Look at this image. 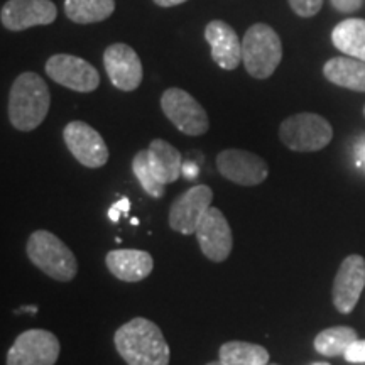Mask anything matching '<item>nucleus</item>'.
Returning <instances> with one entry per match:
<instances>
[{
  "label": "nucleus",
  "instance_id": "nucleus-1",
  "mask_svg": "<svg viewBox=\"0 0 365 365\" xmlns=\"http://www.w3.org/2000/svg\"><path fill=\"white\" fill-rule=\"evenodd\" d=\"M113 344L127 365H170V345L161 328L148 318L124 323L113 335Z\"/></svg>",
  "mask_w": 365,
  "mask_h": 365
},
{
  "label": "nucleus",
  "instance_id": "nucleus-2",
  "mask_svg": "<svg viewBox=\"0 0 365 365\" xmlns=\"http://www.w3.org/2000/svg\"><path fill=\"white\" fill-rule=\"evenodd\" d=\"M51 95L38 73L26 71L12 83L9 95V120L21 132H31L48 117Z\"/></svg>",
  "mask_w": 365,
  "mask_h": 365
},
{
  "label": "nucleus",
  "instance_id": "nucleus-3",
  "mask_svg": "<svg viewBox=\"0 0 365 365\" xmlns=\"http://www.w3.org/2000/svg\"><path fill=\"white\" fill-rule=\"evenodd\" d=\"M29 261L44 274L59 282H70L78 272V262L71 249L48 230H36L27 240Z\"/></svg>",
  "mask_w": 365,
  "mask_h": 365
},
{
  "label": "nucleus",
  "instance_id": "nucleus-4",
  "mask_svg": "<svg viewBox=\"0 0 365 365\" xmlns=\"http://www.w3.org/2000/svg\"><path fill=\"white\" fill-rule=\"evenodd\" d=\"M282 59L279 36L271 26H250L242 39V61L252 78L266 80L277 70Z\"/></svg>",
  "mask_w": 365,
  "mask_h": 365
},
{
  "label": "nucleus",
  "instance_id": "nucleus-5",
  "mask_svg": "<svg viewBox=\"0 0 365 365\" xmlns=\"http://www.w3.org/2000/svg\"><path fill=\"white\" fill-rule=\"evenodd\" d=\"M279 139L287 149L296 153H314L331 143L333 129L325 117L312 112H301L282 120Z\"/></svg>",
  "mask_w": 365,
  "mask_h": 365
},
{
  "label": "nucleus",
  "instance_id": "nucleus-6",
  "mask_svg": "<svg viewBox=\"0 0 365 365\" xmlns=\"http://www.w3.org/2000/svg\"><path fill=\"white\" fill-rule=\"evenodd\" d=\"M161 108L168 120L186 135L207 134L210 120L207 112L195 97L181 88H168L161 97Z\"/></svg>",
  "mask_w": 365,
  "mask_h": 365
},
{
  "label": "nucleus",
  "instance_id": "nucleus-7",
  "mask_svg": "<svg viewBox=\"0 0 365 365\" xmlns=\"http://www.w3.org/2000/svg\"><path fill=\"white\" fill-rule=\"evenodd\" d=\"M61 352L58 336L48 330L21 333L7 352V365H54Z\"/></svg>",
  "mask_w": 365,
  "mask_h": 365
},
{
  "label": "nucleus",
  "instance_id": "nucleus-8",
  "mask_svg": "<svg viewBox=\"0 0 365 365\" xmlns=\"http://www.w3.org/2000/svg\"><path fill=\"white\" fill-rule=\"evenodd\" d=\"M46 73L58 85L78 91V93H90L100 85L97 68L85 61L83 58L73 56V54H53L46 61Z\"/></svg>",
  "mask_w": 365,
  "mask_h": 365
},
{
  "label": "nucleus",
  "instance_id": "nucleus-9",
  "mask_svg": "<svg viewBox=\"0 0 365 365\" xmlns=\"http://www.w3.org/2000/svg\"><path fill=\"white\" fill-rule=\"evenodd\" d=\"M63 139L73 158L81 166L97 170L108 161V148L103 137L93 127L81 120H73L63 130Z\"/></svg>",
  "mask_w": 365,
  "mask_h": 365
},
{
  "label": "nucleus",
  "instance_id": "nucleus-10",
  "mask_svg": "<svg viewBox=\"0 0 365 365\" xmlns=\"http://www.w3.org/2000/svg\"><path fill=\"white\" fill-rule=\"evenodd\" d=\"M217 170L225 180L240 186H257L269 176L267 163L244 149H225L218 153Z\"/></svg>",
  "mask_w": 365,
  "mask_h": 365
},
{
  "label": "nucleus",
  "instance_id": "nucleus-11",
  "mask_svg": "<svg viewBox=\"0 0 365 365\" xmlns=\"http://www.w3.org/2000/svg\"><path fill=\"white\" fill-rule=\"evenodd\" d=\"M195 235L200 249L208 261H227L232 247H234V235H232V228L220 210L210 207L196 227Z\"/></svg>",
  "mask_w": 365,
  "mask_h": 365
},
{
  "label": "nucleus",
  "instance_id": "nucleus-12",
  "mask_svg": "<svg viewBox=\"0 0 365 365\" xmlns=\"http://www.w3.org/2000/svg\"><path fill=\"white\" fill-rule=\"evenodd\" d=\"M213 191L207 185H196L178 196L170 208V227L178 234L193 235L207 210L212 207Z\"/></svg>",
  "mask_w": 365,
  "mask_h": 365
},
{
  "label": "nucleus",
  "instance_id": "nucleus-13",
  "mask_svg": "<svg viewBox=\"0 0 365 365\" xmlns=\"http://www.w3.org/2000/svg\"><path fill=\"white\" fill-rule=\"evenodd\" d=\"M103 65L108 80L118 90L134 91L143 83V63L129 44L115 43L108 46L103 53Z\"/></svg>",
  "mask_w": 365,
  "mask_h": 365
},
{
  "label": "nucleus",
  "instance_id": "nucleus-14",
  "mask_svg": "<svg viewBox=\"0 0 365 365\" xmlns=\"http://www.w3.org/2000/svg\"><path fill=\"white\" fill-rule=\"evenodd\" d=\"M58 7L51 0H7L0 12L2 26L9 31H26L34 26L53 24Z\"/></svg>",
  "mask_w": 365,
  "mask_h": 365
},
{
  "label": "nucleus",
  "instance_id": "nucleus-15",
  "mask_svg": "<svg viewBox=\"0 0 365 365\" xmlns=\"http://www.w3.org/2000/svg\"><path fill=\"white\" fill-rule=\"evenodd\" d=\"M365 287V259L362 255H349L341 261L333 281V304L340 313L349 314L357 307Z\"/></svg>",
  "mask_w": 365,
  "mask_h": 365
},
{
  "label": "nucleus",
  "instance_id": "nucleus-16",
  "mask_svg": "<svg viewBox=\"0 0 365 365\" xmlns=\"http://www.w3.org/2000/svg\"><path fill=\"white\" fill-rule=\"evenodd\" d=\"M205 39L212 49V58L222 70L232 71L242 61V43L235 29L223 21H212L205 27Z\"/></svg>",
  "mask_w": 365,
  "mask_h": 365
},
{
  "label": "nucleus",
  "instance_id": "nucleus-17",
  "mask_svg": "<svg viewBox=\"0 0 365 365\" xmlns=\"http://www.w3.org/2000/svg\"><path fill=\"white\" fill-rule=\"evenodd\" d=\"M105 264L110 274L124 282L145 279L154 269L153 255L139 249H115L105 255Z\"/></svg>",
  "mask_w": 365,
  "mask_h": 365
},
{
  "label": "nucleus",
  "instance_id": "nucleus-18",
  "mask_svg": "<svg viewBox=\"0 0 365 365\" xmlns=\"http://www.w3.org/2000/svg\"><path fill=\"white\" fill-rule=\"evenodd\" d=\"M150 171L161 185L176 182L182 175V156L175 145L163 139H154L148 148Z\"/></svg>",
  "mask_w": 365,
  "mask_h": 365
},
{
  "label": "nucleus",
  "instance_id": "nucleus-19",
  "mask_svg": "<svg viewBox=\"0 0 365 365\" xmlns=\"http://www.w3.org/2000/svg\"><path fill=\"white\" fill-rule=\"evenodd\" d=\"M323 75L333 85L365 93V61L362 59L352 56L331 58L323 66Z\"/></svg>",
  "mask_w": 365,
  "mask_h": 365
},
{
  "label": "nucleus",
  "instance_id": "nucleus-20",
  "mask_svg": "<svg viewBox=\"0 0 365 365\" xmlns=\"http://www.w3.org/2000/svg\"><path fill=\"white\" fill-rule=\"evenodd\" d=\"M331 43L345 56L365 61V21L350 17L333 27Z\"/></svg>",
  "mask_w": 365,
  "mask_h": 365
},
{
  "label": "nucleus",
  "instance_id": "nucleus-21",
  "mask_svg": "<svg viewBox=\"0 0 365 365\" xmlns=\"http://www.w3.org/2000/svg\"><path fill=\"white\" fill-rule=\"evenodd\" d=\"M115 0H65L66 17L76 24H95L112 16Z\"/></svg>",
  "mask_w": 365,
  "mask_h": 365
},
{
  "label": "nucleus",
  "instance_id": "nucleus-22",
  "mask_svg": "<svg viewBox=\"0 0 365 365\" xmlns=\"http://www.w3.org/2000/svg\"><path fill=\"white\" fill-rule=\"evenodd\" d=\"M218 355L225 365H267L269 362V352L262 345L239 340L223 344Z\"/></svg>",
  "mask_w": 365,
  "mask_h": 365
},
{
  "label": "nucleus",
  "instance_id": "nucleus-23",
  "mask_svg": "<svg viewBox=\"0 0 365 365\" xmlns=\"http://www.w3.org/2000/svg\"><path fill=\"white\" fill-rule=\"evenodd\" d=\"M357 340V333L350 327H333L319 331L314 339V350L325 357L344 355L350 345Z\"/></svg>",
  "mask_w": 365,
  "mask_h": 365
},
{
  "label": "nucleus",
  "instance_id": "nucleus-24",
  "mask_svg": "<svg viewBox=\"0 0 365 365\" xmlns=\"http://www.w3.org/2000/svg\"><path fill=\"white\" fill-rule=\"evenodd\" d=\"M132 173L139 180L140 186H143L145 193L153 198H163L164 196V185H161L156 178H154L153 171H150L149 161H148V149L139 150L132 159Z\"/></svg>",
  "mask_w": 365,
  "mask_h": 365
},
{
  "label": "nucleus",
  "instance_id": "nucleus-25",
  "mask_svg": "<svg viewBox=\"0 0 365 365\" xmlns=\"http://www.w3.org/2000/svg\"><path fill=\"white\" fill-rule=\"evenodd\" d=\"M289 7L293 9L294 14H298L299 17H313L322 11L323 0H287Z\"/></svg>",
  "mask_w": 365,
  "mask_h": 365
},
{
  "label": "nucleus",
  "instance_id": "nucleus-26",
  "mask_svg": "<svg viewBox=\"0 0 365 365\" xmlns=\"http://www.w3.org/2000/svg\"><path fill=\"white\" fill-rule=\"evenodd\" d=\"M344 357L346 362H352V364L365 362V340H359V339L355 340L354 344L346 349Z\"/></svg>",
  "mask_w": 365,
  "mask_h": 365
},
{
  "label": "nucleus",
  "instance_id": "nucleus-27",
  "mask_svg": "<svg viewBox=\"0 0 365 365\" xmlns=\"http://www.w3.org/2000/svg\"><path fill=\"white\" fill-rule=\"evenodd\" d=\"M129 210H130V200L120 198L115 205H112L110 210H108V218L117 223L120 220V215H129Z\"/></svg>",
  "mask_w": 365,
  "mask_h": 365
},
{
  "label": "nucleus",
  "instance_id": "nucleus-28",
  "mask_svg": "<svg viewBox=\"0 0 365 365\" xmlns=\"http://www.w3.org/2000/svg\"><path fill=\"white\" fill-rule=\"evenodd\" d=\"M330 2L335 11L344 12V14L357 12L359 9L364 6V0H330Z\"/></svg>",
  "mask_w": 365,
  "mask_h": 365
},
{
  "label": "nucleus",
  "instance_id": "nucleus-29",
  "mask_svg": "<svg viewBox=\"0 0 365 365\" xmlns=\"http://www.w3.org/2000/svg\"><path fill=\"white\" fill-rule=\"evenodd\" d=\"M182 176H186L188 180H193V178L198 176V168H196L193 163H182Z\"/></svg>",
  "mask_w": 365,
  "mask_h": 365
},
{
  "label": "nucleus",
  "instance_id": "nucleus-30",
  "mask_svg": "<svg viewBox=\"0 0 365 365\" xmlns=\"http://www.w3.org/2000/svg\"><path fill=\"white\" fill-rule=\"evenodd\" d=\"M185 2H188V0H154V4L159 7H175Z\"/></svg>",
  "mask_w": 365,
  "mask_h": 365
},
{
  "label": "nucleus",
  "instance_id": "nucleus-31",
  "mask_svg": "<svg viewBox=\"0 0 365 365\" xmlns=\"http://www.w3.org/2000/svg\"><path fill=\"white\" fill-rule=\"evenodd\" d=\"M19 312H29V313H36V312H38V308H36V307H24V308H21Z\"/></svg>",
  "mask_w": 365,
  "mask_h": 365
},
{
  "label": "nucleus",
  "instance_id": "nucleus-32",
  "mask_svg": "<svg viewBox=\"0 0 365 365\" xmlns=\"http://www.w3.org/2000/svg\"><path fill=\"white\" fill-rule=\"evenodd\" d=\"M207 365H225L222 362V360H217V362H210V364H207Z\"/></svg>",
  "mask_w": 365,
  "mask_h": 365
},
{
  "label": "nucleus",
  "instance_id": "nucleus-33",
  "mask_svg": "<svg viewBox=\"0 0 365 365\" xmlns=\"http://www.w3.org/2000/svg\"><path fill=\"white\" fill-rule=\"evenodd\" d=\"M130 223H132V225H139V220H137V218H132V220H130Z\"/></svg>",
  "mask_w": 365,
  "mask_h": 365
},
{
  "label": "nucleus",
  "instance_id": "nucleus-34",
  "mask_svg": "<svg viewBox=\"0 0 365 365\" xmlns=\"http://www.w3.org/2000/svg\"><path fill=\"white\" fill-rule=\"evenodd\" d=\"M312 365H330V364H327V362H314Z\"/></svg>",
  "mask_w": 365,
  "mask_h": 365
},
{
  "label": "nucleus",
  "instance_id": "nucleus-35",
  "mask_svg": "<svg viewBox=\"0 0 365 365\" xmlns=\"http://www.w3.org/2000/svg\"><path fill=\"white\" fill-rule=\"evenodd\" d=\"M364 115H365V107H364Z\"/></svg>",
  "mask_w": 365,
  "mask_h": 365
}]
</instances>
